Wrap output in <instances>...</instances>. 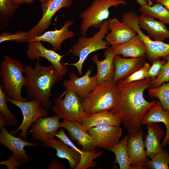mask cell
I'll use <instances>...</instances> for the list:
<instances>
[{"label": "cell", "mask_w": 169, "mask_h": 169, "mask_svg": "<svg viewBox=\"0 0 169 169\" xmlns=\"http://www.w3.org/2000/svg\"><path fill=\"white\" fill-rule=\"evenodd\" d=\"M56 136L80 154V161L76 169H87L97 166V164L94 160L100 156L102 154L103 151H99L98 150L95 149L86 151L79 149L68 137L63 129L58 131Z\"/></svg>", "instance_id": "26"}, {"label": "cell", "mask_w": 169, "mask_h": 169, "mask_svg": "<svg viewBox=\"0 0 169 169\" xmlns=\"http://www.w3.org/2000/svg\"><path fill=\"white\" fill-rule=\"evenodd\" d=\"M61 127L66 129L71 137L77 141L82 150L89 151L95 149L96 147L93 140L82 124L78 123L71 118L63 119L61 123Z\"/></svg>", "instance_id": "18"}, {"label": "cell", "mask_w": 169, "mask_h": 169, "mask_svg": "<svg viewBox=\"0 0 169 169\" xmlns=\"http://www.w3.org/2000/svg\"><path fill=\"white\" fill-rule=\"evenodd\" d=\"M128 136L125 135L114 146L107 149L115 154V163L118 164L120 169H134L131 166V160L127 151Z\"/></svg>", "instance_id": "29"}, {"label": "cell", "mask_w": 169, "mask_h": 169, "mask_svg": "<svg viewBox=\"0 0 169 169\" xmlns=\"http://www.w3.org/2000/svg\"><path fill=\"white\" fill-rule=\"evenodd\" d=\"M147 134L144 141L146 155L151 159L162 150L160 141L164 135V131L156 123L146 125Z\"/></svg>", "instance_id": "27"}, {"label": "cell", "mask_w": 169, "mask_h": 169, "mask_svg": "<svg viewBox=\"0 0 169 169\" xmlns=\"http://www.w3.org/2000/svg\"><path fill=\"white\" fill-rule=\"evenodd\" d=\"M48 169H64V164L58 161L57 160L54 158L52 159L48 166Z\"/></svg>", "instance_id": "38"}, {"label": "cell", "mask_w": 169, "mask_h": 169, "mask_svg": "<svg viewBox=\"0 0 169 169\" xmlns=\"http://www.w3.org/2000/svg\"><path fill=\"white\" fill-rule=\"evenodd\" d=\"M151 161H149L146 166L150 169H169V154L166 149L162 150L156 154Z\"/></svg>", "instance_id": "32"}, {"label": "cell", "mask_w": 169, "mask_h": 169, "mask_svg": "<svg viewBox=\"0 0 169 169\" xmlns=\"http://www.w3.org/2000/svg\"><path fill=\"white\" fill-rule=\"evenodd\" d=\"M105 59L101 61L98 59V55L96 54L92 60L95 64L97 68L96 75L98 84L103 82L113 81L115 71L114 59L115 54L111 47L106 50L104 53Z\"/></svg>", "instance_id": "21"}, {"label": "cell", "mask_w": 169, "mask_h": 169, "mask_svg": "<svg viewBox=\"0 0 169 169\" xmlns=\"http://www.w3.org/2000/svg\"><path fill=\"white\" fill-rule=\"evenodd\" d=\"M24 67L20 60L8 55L3 57L0 67V87L7 97L18 101H26L28 98L22 94L23 88L26 86Z\"/></svg>", "instance_id": "3"}, {"label": "cell", "mask_w": 169, "mask_h": 169, "mask_svg": "<svg viewBox=\"0 0 169 169\" xmlns=\"http://www.w3.org/2000/svg\"><path fill=\"white\" fill-rule=\"evenodd\" d=\"M73 22V20H68L60 29L45 32L39 35L33 37L28 42L31 41L46 42L52 45L54 50H58L60 49L61 44L64 41L74 37V33L69 30V27Z\"/></svg>", "instance_id": "20"}, {"label": "cell", "mask_w": 169, "mask_h": 169, "mask_svg": "<svg viewBox=\"0 0 169 169\" xmlns=\"http://www.w3.org/2000/svg\"><path fill=\"white\" fill-rule=\"evenodd\" d=\"M141 129L130 133L128 136L127 151L131 166L134 169H147L146 166L149 161L147 157Z\"/></svg>", "instance_id": "13"}, {"label": "cell", "mask_w": 169, "mask_h": 169, "mask_svg": "<svg viewBox=\"0 0 169 169\" xmlns=\"http://www.w3.org/2000/svg\"><path fill=\"white\" fill-rule=\"evenodd\" d=\"M72 3V0H48L41 3L42 17L32 29L27 32H23L25 41L28 42L33 37L43 34L50 26L51 19L56 13L62 8L70 7Z\"/></svg>", "instance_id": "10"}, {"label": "cell", "mask_w": 169, "mask_h": 169, "mask_svg": "<svg viewBox=\"0 0 169 169\" xmlns=\"http://www.w3.org/2000/svg\"><path fill=\"white\" fill-rule=\"evenodd\" d=\"M166 60L157 77L152 80L151 87H158L169 81V54L162 58Z\"/></svg>", "instance_id": "34"}, {"label": "cell", "mask_w": 169, "mask_h": 169, "mask_svg": "<svg viewBox=\"0 0 169 169\" xmlns=\"http://www.w3.org/2000/svg\"><path fill=\"white\" fill-rule=\"evenodd\" d=\"M24 68L26 79V97L38 101L47 110L51 108L52 88L62 80L63 77L59 74L52 64L41 65L39 59L34 68L26 64Z\"/></svg>", "instance_id": "2"}, {"label": "cell", "mask_w": 169, "mask_h": 169, "mask_svg": "<svg viewBox=\"0 0 169 169\" xmlns=\"http://www.w3.org/2000/svg\"><path fill=\"white\" fill-rule=\"evenodd\" d=\"M156 2L160 3L169 10V0H156Z\"/></svg>", "instance_id": "41"}, {"label": "cell", "mask_w": 169, "mask_h": 169, "mask_svg": "<svg viewBox=\"0 0 169 169\" xmlns=\"http://www.w3.org/2000/svg\"><path fill=\"white\" fill-rule=\"evenodd\" d=\"M169 144V141L165 144V146H166V145H168Z\"/></svg>", "instance_id": "42"}, {"label": "cell", "mask_w": 169, "mask_h": 169, "mask_svg": "<svg viewBox=\"0 0 169 169\" xmlns=\"http://www.w3.org/2000/svg\"><path fill=\"white\" fill-rule=\"evenodd\" d=\"M151 66L149 63L145 62L144 65L139 69L123 79L126 83L141 80L146 78V74Z\"/></svg>", "instance_id": "36"}, {"label": "cell", "mask_w": 169, "mask_h": 169, "mask_svg": "<svg viewBox=\"0 0 169 169\" xmlns=\"http://www.w3.org/2000/svg\"><path fill=\"white\" fill-rule=\"evenodd\" d=\"M91 73V68L80 77L75 73H70L69 79L64 80L63 85L66 89L75 93L83 100L98 84L96 75L90 76Z\"/></svg>", "instance_id": "14"}, {"label": "cell", "mask_w": 169, "mask_h": 169, "mask_svg": "<svg viewBox=\"0 0 169 169\" xmlns=\"http://www.w3.org/2000/svg\"><path fill=\"white\" fill-rule=\"evenodd\" d=\"M108 21L110 32L106 35L105 38L111 46L125 43L137 34L131 26L120 22L118 18L110 19Z\"/></svg>", "instance_id": "17"}, {"label": "cell", "mask_w": 169, "mask_h": 169, "mask_svg": "<svg viewBox=\"0 0 169 169\" xmlns=\"http://www.w3.org/2000/svg\"><path fill=\"white\" fill-rule=\"evenodd\" d=\"M6 99L7 101L18 107L23 115L21 124L16 130L11 131L10 133L15 136L18 131L21 130V132L18 137L26 140L27 139V131L30 127L40 118L48 116L47 110L37 100L18 101L7 96Z\"/></svg>", "instance_id": "8"}, {"label": "cell", "mask_w": 169, "mask_h": 169, "mask_svg": "<svg viewBox=\"0 0 169 169\" xmlns=\"http://www.w3.org/2000/svg\"><path fill=\"white\" fill-rule=\"evenodd\" d=\"M6 95L0 87V113L5 119L6 125L8 126H15L18 124L17 119L7 105Z\"/></svg>", "instance_id": "33"}, {"label": "cell", "mask_w": 169, "mask_h": 169, "mask_svg": "<svg viewBox=\"0 0 169 169\" xmlns=\"http://www.w3.org/2000/svg\"><path fill=\"white\" fill-rule=\"evenodd\" d=\"M34 0H38L41 3H43L46 2L48 0H11V1L13 4L19 5L24 3L33 4Z\"/></svg>", "instance_id": "39"}, {"label": "cell", "mask_w": 169, "mask_h": 169, "mask_svg": "<svg viewBox=\"0 0 169 169\" xmlns=\"http://www.w3.org/2000/svg\"><path fill=\"white\" fill-rule=\"evenodd\" d=\"M122 122L121 117L110 111L86 113L82 124L87 130L95 127L105 125L120 126Z\"/></svg>", "instance_id": "24"}, {"label": "cell", "mask_w": 169, "mask_h": 169, "mask_svg": "<svg viewBox=\"0 0 169 169\" xmlns=\"http://www.w3.org/2000/svg\"><path fill=\"white\" fill-rule=\"evenodd\" d=\"M126 4L125 0H94L79 15L81 20L80 27L81 35L85 36L90 27L100 28L102 23L109 18V9L111 7Z\"/></svg>", "instance_id": "6"}, {"label": "cell", "mask_w": 169, "mask_h": 169, "mask_svg": "<svg viewBox=\"0 0 169 169\" xmlns=\"http://www.w3.org/2000/svg\"><path fill=\"white\" fill-rule=\"evenodd\" d=\"M59 118L57 115L41 117L31 126L30 132L33 138L44 143L54 138L61 127Z\"/></svg>", "instance_id": "16"}, {"label": "cell", "mask_w": 169, "mask_h": 169, "mask_svg": "<svg viewBox=\"0 0 169 169\" xmlns=\"http://www.w3.org/2000/svg\"><path fill=\"white\" fill-rule=\"evenodd\" d=\"M71 52L70 50L67 54L61 55L55 50L46 48L40 41H31L29 42L27 54L31 60L43 57L47 59L55 68L58 73L64 76L68 72L66 65L61 62L62 58L67 54Z\"/></svg>", "instance_id": "12"}, {"label": "cell", "mask_w": 169, "mask_h": 169, "mask_svg": "<svg viewBox=\"0 0 169 169\" xmlns=\"http://www.w3.org/2000/svg\"><path fill=\"white\" fill-rule=\"evenodd\" d=\"M19 7V5L13 4L11 0H0L1 20H9Z\"/></svg>", "instance_id": "35"}, {"label": "cell", "mask_w": 169, "mask_h": 169, "mask_svg": "<svg viewBox=\"0 0 169 169\" xmlns=\"http://www.w3.org/2000/svg\"><path fill=\"white\" fill-rule=\"evenodd\" d=\"M109 30L108 21L106 20L102 23L99 30L95 33L92 37L87 38L83 36L78 38L77 42L72 46L70 50L73 55L79 57L78 61L73 63H66L64 64L75 66L81 76L83 63L88 56L96 51L109 48V43L104 40Z\"/></svg>", "instance_id": "5"}, {"label": "cell", "mask_w": 169, "mask_h": 169, "mask_svg": "<svg viewBox=\"0 0 169 169\" xmlns=\"http://www.w3.org/2000/svg\"><path fill=\"white\" fill-rule=\"evenodd\" d=\"M111 48L116 55H121L125 58L146 56L147 51L144 42L138 34L128 41Z\"/></svg>", "instance_id": "23"}, {"label": "cell", "mask_w": 169, "mask_h": 169, "mask_svg": "<svg viewBox=\"0 0 169 169\" xmlns=\"http://www.w3.org/2000/svg\"><path fill=\"white\" fill-rule=\"evenodd\" d=\"M138 16L134 12H125L122 21L132 27L144 42L146 49V58L151 62L155 59L162 58L169 54V44L156 40H152L142 31L138 23Z\"/></svg>", "instance_id": "9"}, {"label": "cell", "mask_w": 169, "mask_h": 169, "mask_svg": "<svg viewBox=\"0 0 169 169\" xmlns=\"http://www.w3.org/2000/svg\"><path fill=\"white\" fill-rule=\"evenodd\" d=\"M150 96L159 100L162 108L169 112V82L156 87H150L148 90Z\"/></svg>", "instance_id": "31"}, {"label": "cell", "mask_w": 169, "mask_h": 169, "mask_svg": "<svg viewBox=\"0 0 169 169\" xmlns=\"http://www.w3.org/2000/svg\"><path fill=\"white\" fill-rule=\"evenodd\" d=\"M139 10L142 14L157 18L165 24H169V10L160 3L141 6Z\"/></svg>", "instance_id": "30"}, {"label": "cell", "mask_w": 169, "mask_h": 169, "mask_svg": "<svg viewBox=\"0 0 169 169\" xmlns=\"http://www.w3.org/2000/svg\"><path fill=\"white\" fill-rule=\"evenodd\" d=\"M120 99L116 83L110 81L98 84L82 102L86 113H93L114 109Z\"/></svg>", "instance_id": "4"}, {"label": "cell", "mask_w": 169, "mask_h": 169, "mask_svg": "<svg viewBox=\"0 0 169 169\" xmlns=\"http://www.w3.org/2000/svg\"><path fill=\"white\" fill-rule=\"evenodd\" d=\"M0 128V143L12 152L8 160L20 164L32 161V159L26 154L24 148L27 146H35L40 144L28 142L18 137H15L9 133L4 126Z\"/></svg>", "instance_id": "11"}, {"label": "cell", "mask_w": 169, "mask_h": 169, "mask_svg": "<svg viewBox=\"0 0 169 169\" xmlns=\"http://www.w3.org/2000/svg\"><path fill=\"white\" fill-rule=\"evenodd\" d=\"M160 59V57L157 58L151 62L152 65L147 73L146 78H151L153 80L158 75L162 66L166 62L165 59L161 60Z\"/></svg>", "instance_id": "37"}, {"label": "cell", "mask_w": 169, "mask_h": 169, "mask_svg": "<svg viewBox=\"0 0 169 169\" xmlns=\"http://www.w3.org/2000/svg\"><path fill=\"white\" fill-rule=\"evenodd\" d=\"M163 123L166 126V131L165 138L161 144L164 146L169 140V112L163 109L162 105L159 101L147 111L143 119V125H147L154 123Z\"/></svg>", "instance_id": "28"}, {"label": "cell", "mask_w": 169, "mask_h": 169, "mask_svg": "<svg viewBox=\"0 0 169 169\" xmlns=\"http://www.w3.org/2000/svg\"><path fill=\"white\" fill-rule=\"evenodd\" d=\"M146 56L125 58L116 55L114 58L115 71L113 81L116 83L124 79L141 68L145 63Z\"/></svg>", "instance_id": "19"}, {"label": "cell", "mask_w": 169, "mask_h": 169, "mask_svg": "<svg viewBox=\"0 0 169 169\" xmlns=\"http://www.w3.org/2000/svg\"><path fill=\"white\" fill-rule=\"evenodd\" d=\"M80 99L74 91L65 89L54 100L52 112L59 119L69 118L83 124L86 113Z\"/></svg>", "instance_id": "7"}, {"label": "cell", "mask_w": 169, "mask_h": 169, "mask_svg": "<svg viewBox=\"0 0 169 169\" xmlns=\"http://www.w3.org/2000/svg\"><path fill=\"white\" fill-rule=\"evenodd\" d=\"M88 131L96 147L107 149L116 144L119 141L122 131L120 126L105 125L93 127Z\"/></svg>", "instance_id": "15"}, {"label": "cell", "mask_w": 169, "mask_h": 169, "mask_svg": "<svg viewBox=\"0 0 169 169\" xmlns=\"http://www.w3.org/2000/svg\"><path fill=\"white\" fill-rule=\"evenodd\" d=\"M44 146L55 149L58 157L67 159L70 169H76L80 161V155L61 140H56L54 137L44 142Z\"/></svg>", "instance_id": "25"}, {"label": "cell", "mask_w": 169, "mask_h": 169, "mask_svg": "<svg viewBox=\"0 0 169 169\" xmlns=\"http://www.w3.org/2000/svg\"><path fill=\"white\" fill-rule=\"evenodd\" d=\"M152 79L150 78L130 83L123 79L116 83L120 94L117 105L110 111L119 116L125 128L130 133L141 129L144 117L148 110L156 103L146 101L144 91L151 86Z\"/></svg>", "instance_id": "1"}, {"label": "cell", "mask_w": 169, "mask_h": 169, "mask_svg": "<svg viewBox=\"0 0 169 169\" xmlns=\"http://www.w3.org/2000/svg\"><path fill=\"white\" fill-rule=\"evenodd\" d=\"M141 6L144 5H152L153 2L151 0H136Z\"/></svg>", "instance_id": "40"}, {"label": "cell", "mask_w": 169, "mask_h": 169, "mask_svg": "<svg viewBox=\"0 0 169 169\" xmlns=\"http://www.w3.org/2000/svg\"><path fill=\"white\" fill-rule=\"evenodd\" d=\"M138 23L140 28L145 31L155 40L163 42L169 39V30L165 24L160 21L142 14L138 16Z\"/></svg>", "instance_id": "22"}]
</instances>
